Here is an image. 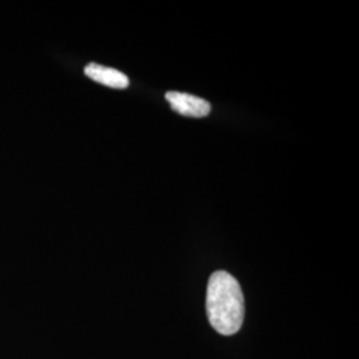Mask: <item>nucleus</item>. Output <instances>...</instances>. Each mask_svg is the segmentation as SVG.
<instances>
[{"mask_svg": "<svg viewBox=\"0 0 359 359\" xmlns=\"http://www.w3.org/2000/svg\"><path fill=\"white\" fill-rule=\"evenodd\" d=\"M168 103L172 109L180 115L189 117H205L210 112V104L204 99L193 96L189 93H181L176 90H170L165 95Z\"/></svg>", "mask_w": 359, "mask_h": 359, "instance_id": "2", "label": "nucleus"}, {"mask_svg": "<svg viewBox=\"0 0 359 359\" xmlns=\"http://www.w3.org/2000/svg\"><path fill=\"white\" fill-rule=\"evenodd\" d=\"M206 313L212 327L222 335L237 333L245 317V299L238 281L228 271H215L208 283Z\"/></svg>", "mask_w": 359, "mask_h": 359, "instance_id": "1", "label": "nucleus"}, {"mask_svg": "<svg viewBox=\"0 0 359 359\" xmlns=\"http://www.w3.org/2000/svg\"><path fill=\"white\" fill-rule=\"evenodd\" d=\"M84 74L96 83H100L109 88L115 90H124L129 86V79L123 72L117 71L115 68L104 67V65L90 63L86 67Z\"/></svg>", "mask_w": 359, "mask_h": 359, "instance_id": "3", "label": "nucleus"}]
</instances>
